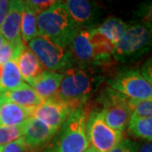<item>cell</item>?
<instances>
[{"mask_svg": "<svg viewBox=\"0 0 152 152\" xmlns=\"http://www.w3.org/2000/svg\"><path fill=\"white\" fill-rule=\"evenodd\" d=\"M37 21L39 35L48 37L64 48H69L80 30L69 15L64 2L39 13Z\"/></svg>", "mask_w": 152, "mask_h": 152, "instance_id": "cell-3", "label": "cell"}, {"mask_svg": "<svg viewBox=\"0 0 152 152\" xmlns=\"http://www.w3.org/2000/svg\"><path fill=\"white\" fill-rule=\"evenodd\" d=\"M109 152H139V145L129 139H122Z\"/></svg>", "mask_w": 152, "mask_h": 152, "instance_id": "cell-27", "label": "cell"}, {"mask_svg": "<svg viewBox=\"0 0 152 152\" xmlns=\"http://www.w3.org/2000/svg\"><path fill=\"white\" fill-rule=\"evenodd\" d=\"M63 74L53 71L44 70L30 85L42 100L54 97L59 89Z\"/></svg>", "mask_w": 152, "mask_h": 152, "instance_id": "cell-16", "label": "cell"}, {"mask_svg": "<svg viewBox=\"0 0 152 152\" xmlns=\"http://www.w3.org/2000/svg\"><path fill=\"white\" fill-rule=\"evenodd\" d=\"M151 44V30L136 23L129 26L120 41L114 46V59L121 63L135 60L147 53Z\"/></svg>", "mask_w": 152, "mask_h": 152, "instance_id": "cell-4", "label": "cell"}, {"mask_svg": "<svg viewBox=\"0 0 152 152\" xmlns=\"http://www.w3.org/2000/svg\"><path fill=\"white\" fill-rule=\"evenodd\" d=\"M37 13L28 5L24 0V10L20 24V37L22 42L27 44L33 38L39 35L37 17Z\"/></svg>", "mask_w": 152, "mask_h": 152, "instance_id": "cell-20", "label": "cell"}, {"mask_svg": "<svg viewBox=\"0 0 152 152\" xmlns=\"http://www.w3.org/2000/svg\"><path fill=\"white\" fill-rule=\"evenodd\" d=\"M75 63L80 67L102 64L97 50L91 38V29H80L69 46Z\"/></svg>", "mask_w": 152, "mask_h": 152, "instance_id": "cell-10", "label": "cell"}, {"mask_svg": "<svg viewBox=\"0 0 152 152\" xmlns=\"http://www.w3.org/2000/svg\"><path fill=\"white\" fill-rule=\"evenodd\" d=\"M84 152H98V151L96 150V149H95V148H94V147L89 145V147H88V148H87L86 150Z\"/></svg>", "mask_w": 152, "mask_h": 152, "instance_id": "cell-32", "label": "cell"}, {"mask_svg": "<svg viewBox=\"0 0 152 152\" xmlns=\"http://www.w3.org/2000/svg\"><path fill=\"white\" fill-rule=\"evenodd\" d=\"M5 42V40H4V38L3 37V36L1 35V33H0V47L4 44V42Z\"/></svg>", "mask_w": 152, "mask_h": 152, "instance_id": "cell-33", "label": "cell"}, {"mask_svg": "<svg viewBox=\"0 0 152 152\" xmlns=\"http://www.w3.org/2000/svg\"><path fill=\"white\" fill-rule=\"evenodd\" d=\"M69 14L79 29H93L102 17V7L95 0H65Z\"/></svg>", "mask_w": 152, "mask_h": 152, "instance_id": "cell-9", "label": "cell"}, {"mask_svg": "<svg viewBox=\"0 0 152 152\" xmlns=\"http://www.w3.org/2000/svg\"><path fill=\"white\" fill-rule=\"evenodd\" d=\"M132 115L142 118H150L152 115V99L134 100L129 99Z\"/></svg>", "mask_w": 152, "mask_h": 152, "instance_id": "cell-24", "label": "cell"}, {"mask_svg": "<svg viewBox=\"0 0 152 152\" xmlns=\"http://www.w3.org/2000/svg\"><path fill=\"white\" fill-rule=\"evenodd\" d=\"M0 152H1V147H0Z\"/></svg>", "mask_w": 152, "mask_h": 152, "instance_id": "cell-34", "label": "cell"}, {"mask_svg": "<svg viewBox=\"0 0 152 152\" xmlns=\"http://www.w3.org/2000/svg\"><path fill=\"white\" fill-rule=\"evenodd\" d=\"M33 109L24 107L0 97V125L19 126L32 117Z\"/></svg>", "mask_w": 152, "mask_h": 152, "instance_id": "cell-14", "label": "cell"}, {"mask_svg": "<svg viewBox=\"0 0 152 152\" xmlns=\"http://www.w3.org/2000/svg\"><path fill=\"white\" fill-rule=\"evenodd\" d=\"M24 10V0H10L5 19L0 27L4 40L13 44L23 42L20 37V24Z\"/></svg>", "mask_w": 152, "mask_h": 152, "instance_id": "cell-13", "label": "cell"}, {"mask_svg": "<svg viewBox=\"0 0 152 152\" xmlns=\"http://www.w3.org/2000/svg\"><path fill=\"white\" fill-rule=\"evenodd\" d=\"M100 101L106 124L113 129L124 131L132 116L129 98L109 87L101 95Z\"/></svg>", "mask_w": 152, "mask_h": 152, "instance_id": "cell-7", "label": "cell"}, {"mask_svg": "<svg viewBox=\"0 0 152 152\" xmlns=\"http://www.w3.org/2000/svg\"><path fill=\"white\" fill-rule=\"evenodd\" d=\"M17 66L23 80L31 85L44 71V67L28 47L25 46L16 58Z\"/></svg>", "mask_w": 152, "mask_h": 152, "instance_id": "cell-15", "label": "cell"}, {"mask_svg": "<svg viewBox=\"0 0 152 152\" xmlns=\"http://www.w3.org/2000/svg\"><path fill=\"white\" fill-rule=\"evenodd\" d=\"M9 2L10 0H0V27L3 25L9 9Z\"/></svg>", "mask_w": 152, "mask_h": 152, "instance_id": "cell-29", "label": "cell"}, {"mask_svg": "<svg viewBox=\"0 0 152 152\" xmlns=\"http://www.w3.org/2000/svg\"><path fill=\"white\" fill-rule=\"evenodd\" d=\"M1 152H30L23 138H20L1 147Z\"/></svg>", "mask_w": 152, "mask_h": 152, "instance_id": "cell-28", "label": "cell"}, {"mask_svg": "<svg viewBox=\"0 0 152 152\" xmlns=\"http://www.w3.org/2000/svg\"><path fill=\"white\" fill-rule=\"evenodd\" d=\"M137 15L140 19V24H142L151 30V2L147 1L143 4Z\"/></svg>", "mask_w": 152, "mask_h": 152, "instance_id": "cell-26", "label": "cell"}, {"mask_svg": "<svg viewBox=\"0 0 152 152\" xmlns=\"http://www.w3.org/2000/svg\"><path fill=\"white\" fill-rule=\"evenodd\" d=\"M141 69V70L140 71L142 74V75L144 76L148 81L151 83V60L148 61Z\"/></svg>", "mask_w": 152, "mask_h": 152, "instance_id": "cell-30", "label": "cell"}, {"mask_svg": "<svg viewBox=\"0 0 152 152\" xmlns=\"http://www.w3.org/2000/svg\"><path fill=\"white\" fill-rule=\"evenodd\" d=\"M129 130L137 138L151 142L152 117L142 118L132 115L129 123Z\"/></svg>", "mask_w": 152, "mask_h": 152, "instance_id": "cell-21", "label": "cell"}, {"mask_svg": "<svg viewBox=\"0 0 152 152\" xmlns=\"http://www.w3.org/2000/svg\"><path fill=\"white\" fill-rule=\"evenodd\" d=\"M57 131L37 118L31 117L26 124L22 138L27 145L29 151L36 152L43 150Z\"/></svg>", "mask_w": 152, "mask_h": 152, "instance_id": "cell-12", "label": "cell"}, {"mask_svg": "<svg viewBox=\"0 0 152 152\" xmlns=\"http://www.w3.org/2000/svg\"><path fill=\"white\" fill-rule=\"evenodd\" d=\"M107 83L111 89L129 99H152L151 83L142 75L140 70L121 71Z\"/></svg>", "mask_w": 152, "mask_h": 152, "instance_id": "cell-8", "label": "cell"}, {"mask_svg": "<svg viewBox=\"0 0 152 152\" xmlns=\"http://www.w3.org/2000/svg\"><path fill=\"white\" fill-rule=\"evenodd\" d=\"M27 122V121H26ZM19 126H2L0 125V147L21 138L24 134L26 124Z\"/></svg>", "mask_w": 152, "mask_h": 152, "instance_id": "cell-22", "label": "cell"}, {"mask_svg": "<svg viewBox=\"0 0 152 152\" xmlns=\"http://www.w3.org/2000/svg\"><path fill=\"white\" fill-rule=\"evenodd\" d=\"M25 2L30 7H31L34 10L37 11V14H39L64 1L63 0H25Z\"/></svg>", "mask_w": 152, "mask_h": 152, "instance_id": "cell-25", "label": "cell"}, {"mask_svg": "<svg viewBox=\"0 0 152 152\" xmlns=\"http://www.w3.org/2000/svg\"><path fill=\"white\" fill-rule=\"evenodd\" d=\"M0 97L27 108H35L43 101L32 87L26 83H23L12 91L2 93Z\"/></svg>", "mask_w": 152, "mask_h": 152, "instance_id": "cell-17", "label": "cell"}, {"mask_svg": "<svg viewBox=\"0 0 152 152\" xmlns=\"http://www.w3.org/2000/svg\"><path fill=\"white\" fill-rule=\"evenodd\" d=\"M129 25L116 17H110L104 20L98 27H96L98 33L106 38L109 42L115 46L124 36Z\"/></svg>", "mask_w": 152, "mask_h": 152, "instance_id": "cell-19", "label": "cell"}, {"mask_svg": "<svg viewBox=\"0 0 152 152\" xmlns=\"http://www.w3.org/2000/svg\"><path fill=\"white\" fill-rule=\"evenodd\" d=\"M27 44L44 69L48 70L64 72L74 67L75 61L69 48H64L42 35H38Z\"/></svg>", "mask_w": 152, "mask_h": 152, "instance_id": "cell-5", "label": "cell"}, {"mask_svg": "<svg viewBox=\"0 0 152 152\" xmlns=\"http://www.w3.org/2000/svg\"><path fill=\"white\" fill-rule=\"evenodd\" d=\"M25 83L17 66L16 59H12L2 66L0 71V95L12 91Z\"/></svg>", "mask_w": 152, "mask_h": 152, "instance_id": "cell-18", "label": "cell"}, {"mask_svg": "<svg viewBox=\"0 0 152 152\" xmlns=\"http://www.w3.org/2000/svg\"><path fill=\"white\" fill-rule=\"evenodd\" d=\"M72 110L67 102L54 96L43 100L42 103L33 109L32 117L58 130L65 122Z\"/></svg>", "mask_w": 152, "mask_h": 152, "instance_id": "cell-11", "label": "cell"}, {"mask_svg": "<svg viewBox=\"0 0 152 152\" xmlns=\"http://www.w3.org/2000/svg\"><path fill=\"white\" fill-rule=\"evenodd\" d=\"M86 133L89 145L98 152H109L123 139L122 132L106 124L102 110L94 111L87 117Z\"/></svg>", "mask_w": 152, "mask_h": 152, "instance_id": "cell-6", "label": "cell"}, {"mask_svg": "<svg viewBox=\"0 0 152 152\" xmlns=\"http://www.w3.org/2000/svg\"><path fill=\"white\" fill-rule=\"evenodd\" d=\"M86 113L83 106L71 111L42 152H84L89 147L86 133Z\"/></svg>", "mask_w": 152, "mask_h": 152, "instance_id": "cell-1", "label": "cell"}, {"mask_svg": "<svg viewBox=\"0 0 152 152\" xmlns=\"http://www.w3.org/2000/svg\"><path fill=\"white\" fill-rule=\"evenodd\" d=\"M26 46L24 42L13 44L5 41L0 47V66H3L12 59H16L22 48Z\"/></svg>", "mask_w": 152, "mask_h": 152, "instance_id": "cell-23", "label": "cell"}, {"mask_svg": "<svg viewBox=\"0 0 152 152\" xmlns=\"http://www.w3.org/2000/svg\"><path fill=\"white\" fill-rule=\"evenodd\" d=\"M59 89L55 96L65 102L72 109L83 106L101 83V76L91 68H69L63 74Z\"/></svg>", "mask_w": 152, "mask_h": 152, "instance_id": "cell-2", "label": "cell"}, {"mask_svg": "<svg viewBox=\"0 0 152 152\" xmlns=\"http://www.w3.org/2000/svg\"><path fill=\"white\" fill-rule=\"evenodd\" d=\"M139 152H152V144L151 141H147L141 146L139 147Z\"/></svg>", "mask_w": 152, "mask_h": 152, "instance_id": "cell-31", "label": "cell"}]
</instances>
